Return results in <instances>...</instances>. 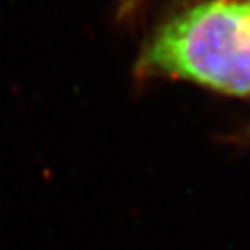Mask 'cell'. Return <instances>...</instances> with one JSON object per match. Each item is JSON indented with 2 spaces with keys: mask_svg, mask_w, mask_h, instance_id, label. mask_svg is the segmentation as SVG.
Returning a JSON list of instances; mask_svg holds the SVG:
<instances>
[{
  "mask_svg": "<svg viewBox=\"0 0 250 250\" xmlns=\"http://www.w3.org/2000/svg\"><path fill=\"white\" fill-rule=\"evenodd\" d=\"M146 74L186 80L230 97H250V0H202L152 36Z\"/></svg>",
  "mask_w": 250,
  "mask_h": 250,
  "instance_id": "cell-1",
  "label": "cell"
},
{
  "mask_svg": "<svg viewBox=\"0 0 250 250\" xmlns=\"http://www.w3.org/2000/svg\"><path fill=\"white\" fill-rule=\"evenodd\" d=\"M141 2H143V0H121V6H123V9H134V8H137Z\"/></svg>",
  "mask_w": 250,
  "mask_h": 250,
  "instance_id": "cell-2",
  "label": "cell"
}]
</instances>
